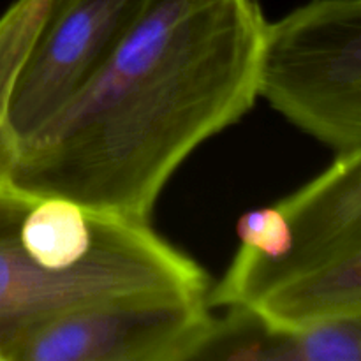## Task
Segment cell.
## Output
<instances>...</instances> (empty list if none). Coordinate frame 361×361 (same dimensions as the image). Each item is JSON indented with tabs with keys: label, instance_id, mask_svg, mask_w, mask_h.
Instances as JSON below:
<instances>
[{
	"label": "cell",
	"instance_id": "obj_8",
	"mask_svg": "<svg viewBox=\"0 0 361 361\" xmlns=\"http://www.w3.org/2000/svg\"><path fill=\"white\" fill-rule=\"evenodd\" d=\"M236 235L242 247L263 259L282 257L291 243V228L279 204L245 212L236 222Z\"/></svg>",
	"mask_w": 361,
	"mask_h": 361
},
{
	"label": "cell",
	"instance_id": "obj_7",
	"mask_svg": "<svg viewBox=\"0 0 361 361\" xmlns=\"http://www.w3.org/2000/svg\"><path fill=\"white\" fill-rule=\"evenodd\" d=\"M49 6L51 0H14L0 16V185L11 183L18 157V140L9 126L11 95Z\"/></svg>",
	"mask_w": 361,
	"mask_h": 361
},
{
	"label": "cell",
	"instance_id": "obj_2",
	"mask_svg": "<svg viewBox=\"0 0 361 361\" xmlns=\"http://www.w3.org/2000/svg\"><path fill=\"white\" fill-rule=\"evenodd\" d=\"M291 228L282 257L240 247L208 307L247 309L274 326L302 330L361 309V150L337 154L319 176L279 201Z\"/></svg>",
	"mask_w": 361,
	"mask_h": 361
},
{
	"label": "cell",
	"instance_id": "obj_1",
	"mask_svg": "<svg viewBox=\"0 0 361 361\" xmlns=\"http://www.w3.org/2000/svg\"><path fill=\"white\" fill-rule=\"evenodd\" d=\"M259 0H147L104 66L18 143L11 183L148 221L183 161L257 97Z\"/></svg>",
	"mask_w": 361,
	"mask_h": 361
},
{
	"label": "cell",
	"instance_id": "obj_4",
	"mask_svg": "<svg viewBox=\"0 0 361 361\" xmlns=\"http://www.w3.org/2000/svg\"><path fill=\"white\" fill-rule=\"evenodd\" d=\"M212 321L207 293L116 296L25 328L4 361H192Z\"/></svg>",
	"mask_w": 361,
	"mask_h": 361
},
{
	"label": "cell",
	"instance_id": "obj_6",
	"mask_svg": "<svg viewBox=\"0 0 361 361\" xmlns=\"http://www.w3.org/2000/svg\"><path fill=\"white\" fill-rule=\"evenodd\" d=\"M197 360L236 361H361V316L307 330L270 326L250 310L231 307L214 317Z\"/></svg>",
	"mask_w": 361,
	"mask_h": 361
},
{
	"label": "cell",
	"instance_id": "obj_3",
	"mask_svg": "<svg viewBox=\"0 0 361 361\" xmlns=\"http://www.w3.org/2000/svg\"><path fill=\"white\" fill-rule=\"evenodd\" d=\"M256 87L337 154L361 150V0H310L267 21Z\"/></svg>",
	"mask_w": 361,
	"mask_h": 361
},
{
	"label": "cell",
	"instance_id": "obj_5",
	"mask_svg": "<svg viewBox=\"0 0 361 361\" xmlns=\"http://www.w3.org/2000/svg\"><path fill=\"white\" fill-rule=\"evenodd\" d=\"M147 0H51L18 74L9 126L18 143L51 118L104 66Z\"/></svg>",
	"mask_w": 361,
	"mask_h": 361
}]
</instances>
